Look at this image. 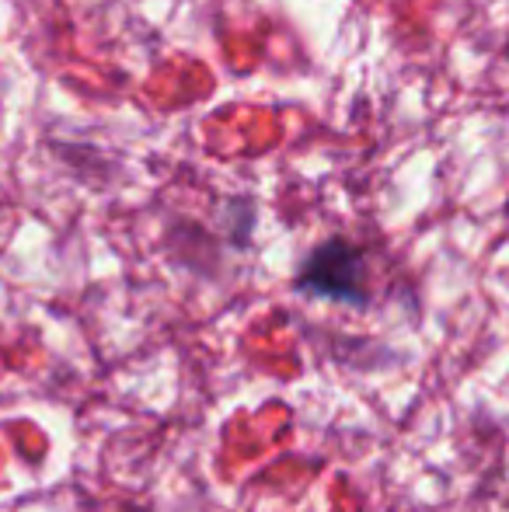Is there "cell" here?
Masks as SVG:
<instances>
[{"label": "cell", "mask_w": 509, "mask_h": 512, "mask_svg": "<svg viewBox=\"0 0 509 512\" xmlns=\"http://www.w3.org/2000/svg\"><path fill=\"white\" fill-rule=\"evenodd\" d=\"M297 286L311 297L328 300H349V304H363L367 300V265H363V251L356 244L325 241L307 255L304 269L297 276Z\"/></svg>", "instance_id": "6da1fadb"}]
</instances>
